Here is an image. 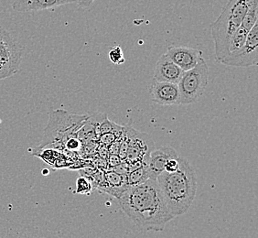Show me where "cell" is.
<instances>
[{"mask_svg":"<svg viewBox=\"0 0 258 238\" xmlns=\"http://www.w3.org/2000/svg\"><path fill=\"white\" fill-rule=\"evenodd\" d=\"M117 200L124 214L145 232H161L174 219L155 178L128 186Z\"/></svg>","mask_w":258,"mask_h":238,"instance_id":"6da1fadb","label":"cell"},{"mask_svg":"<svg viewBox=\"0 0 258 238\" xmlns=\"http://www.w3.org/2000/svg\"><path fill=\"white\" fill-rule=\"evenodd\" d=\"M179 169L176 171L164 170L156 178L174 218L189 211L197 191V178L194 168L187 159L179 157Z\"/></svg>","mask_w":258,"mask_h":238,"instance_id":"7a4b0ae2","label":"cell"},{"mask_svg":"<svg viewBox=\"0 0 258 238\" xmlns=\"http://www.w3.org/2000/svg\"><path fill=\"white\" fill-rule=\"evenodd\" d=\"M250 0H228L218 19L212 24L216 62L221 63L228 55L230 40L243 22Z\"/></svg>","mask_w":258,"mask_h":238,"instance_id":"3957f363","label":"cell"},{"mask_svg":"<svg viewBox=\"0 0 258 238\" xmlns=\"http://www.w3.org/2000/svg\"><path fill=\"white\" fill-rule=\"evenodd\" d=\"M87 117L88 115L72 114L64 110L52 112L39 148H50L63 151L65 143L71 138L77 136Z\"/></svg>","mask_w":258,"mask_h":238,"instance_id":"277c9868","label":"cell"},{"mask_svg":"<svg viewBox=\"0 0 258 238\" xmlns=\"http://www.w3.org/2000/svg\"><path fill=\"white\" fill-rule=\"evenodd\" d=\"M209 68L204 58L199 61L192 69L184 72L179 80L180 104H189L198 102L207 87Z\"/></svg>","mask_w":258,"mask_h":238,"instance_id":"5b68a950","label":"cell"},{"mask_svg":"<svg viewBox=\"0 0 258 238\" xmlns=\"http://www.w3.org/2000/svg\"><path fill=\"white\" fill-rule=\"evenodd\" d=\"M22 49L10 33L0 28V80L10 78L20 71Z\"/></svg>","mask_w":258,"mask_h":238,"instance_id":"8992f818","label":"cell"},{"mask_svg":"<svg viewBox=\"0 0 258 238\" xmlns=\"http://www.w3.org/2000/svg\"><path fill=\"white\" fill-rule=\"evenodd\" d=\"M258 23L249 30L245 43L240 50L227 55L220 64L232 67H250L258 65Z\"/></svg>","mask_w":258,"mask_h":238,"instance_id":"52a82bcc","label":"cell"},{"mask_svg":"<svg viewBox=\"0 0 258 238\" xmlns=\"http://www.w3.org/2000/svg\"><path fill=\"white\" fill-rule=\"evenodd\" d=\"M128 138V147L125 159L128 162L142 161L148 163L151 151L154 149V142L149 135L141 133L130 127H125Z\"/></svg>","mask_w":258,"mask_h":238,"instance_id":"ba28073f","label":"cell"},{"mask_svg":"<svg viewBox=\"0 0 258 238\" xmlns=\"http://www.w3.org/2000/svg\"><path fill=\"white\" fill-rule=\"evenodd\" d=\"M149 94L155 103L160 105L180 104L179 85L153 80L149 87Z\"/></svg>","mask_w":258,"mask_h":238,"instance_id":"9c48e42d","label":"cell"},{"mask_svg":"<svg viewBox=\"0 0 258 238\" xmlns=\"http://www.w3.org/2000/svg\"><path fill=\"white\" fill-rule=\"evenodd\" d=\"M166 55L186 72L197 65L199 61L203 58V51L189 47H169Z\"/></svg>","mask_w":258,"mask_h":238,"instance_id":"30bf717a","label":"cell"},{"mask_svg":"<svg viewBox=\"0 0 258 238\" xmlns=\"http://www.w3.org/2000/svg\"><path fill=\"white\" fill-rule=\"evenodd\" d=\"M184 71L173 63L166 53L160 56L155 67L154 80L159 82H167L179 84Z\"/></svg>","mask_w":258,"mask_h":238,"instance_id":"8fae6325","label":"cell"},{"mask_svg":"<svg viewBox=\"0 0 258 238\" xmlns=\"http://www.w3.org/2000/svg\"><path fill=\"white\" fill-rule=\"evenodd\" d=\"M75 3L83 7V0H15L12 8L17 12L50 10L60 6Z\"/></svg>","mask_w":258,"mask_h":238,"instance_id":"7c38bea8","label":"cell"},{"mask_svg":"<svg viewBox=\"0 0 258 238\" xmlns=\"http://www.w3.org/2000/svg\"><path fill=\"white\" fill-rule=\"evenodd\" d=\"M128 187L126 175L117 173L114 170H107L103 173V178L101 180L96 188L100 193L108 194L117 199L125 189Z\"/></svg>","mask_w":258,"mask_h":238,"instance_id":"4fadbf2b","label":"cell"},{"mask_svg":"<svg viewBox=\"0 0 258 238\" xmlns=\"http://www.w3.org/2000/svg\"><path fill=\"white\" fill-rule=\"evenodd\" d=\"M174 158H179V155L172 148L164 147L157 150L153 149L149 155V160L147 163L150 178L156 180L159 174L163 172L165 166L169 159Z\"/></svg>","mask_w":258,"mask_h":238,"instance_id":"5bb4252c","label":"cell"},{"mask_svg":"<svg viewBox=\"0 0 258 238\" xmlns=\"http://www.w3.org/2000/svg\"><path fill=\"white\" fill-rule=\"evenodd\" d=\"M32 155L39 157L54 169H63L71 165L69 157L59 149L38 147L37 149H33Z\"/></svg>","mask_w":258,"mask_h":238,"instance_id":"9a60e30c","label":"cell"},{"mask_svg":"<svg viewBox=\"0 0 258 238\" xmlns=\"http://www.w3.org/2000/svg\"><path fill=\"white\" fill-rule=\"evenodd\" d=\"M248 32L249 30L244 29L243 26L239 27L238 30L234 32V34L232 36L230 42H229L228 55L237 51L243 47L245 43V40H246Z\"/></svg>","mask_w":258,"mask_h":238,"instance_id":"2e32d148","label":"cell"},{"mask_svg":"<svg viewBox=\"0 0 258 238\" xmlns=\"http://www.w3.org/2000/svg\"><path fill=\"white\" fill-rule=\"evenodd\" d=\"M149 178H150V175H149V169L147 165H143L138 169H133L126 175L128 186L143 184Z\"/></svg>","mask_w":258,"mask_h":238,"instance_id":"e0dca14e","label":"cell"},{"mask_svg":"<svg viewBox=\"0 0 258 238\" xmlns=\"http://www.w3.org/2000/svg\"><path fill=\"white\" fill-rule=\"evenodd\" d=\"M258 0H250L248 9L243 17V22L241 26L244 29L250 30L253 26L257 22L258 20Z\"/></svg>","mask_w":258,"mask_h":238,"instance_id":"ac0fdd59","label":"cell"},{"mask_svg":"<svg viewBox=\"0 0 258 238\" xmlns=\"http://www.w3.org/2000/svg\"><path fill=\"white\" fill-rule=\"evenodd\" d=\"M92 190H93V184L89 178H86L85 176H81L77 178L75 194L90 195L92 193Z\"/></svg>","mask_w":258,"mask_h":238,"instance_id":"d6986e66","label":"cell"},{"mask_svg":"<svg viewBox=\"0 0 258 238\" xmlns=\"http://www.w3.org/2000/svg\"><path fill=\"white\" fill-rule=\"evenodd\" d=\"M109 59L114 65H123L124 63V56L123 50L120 46H114L109 51Z\"/></svg>","mask_w":258,"mask_h":238,"instance_id":"ffe728a7","label":"cell"},{"mask_svg":"<svg viewBox=\"0 0 258 238\" xmlns=\"http://www.w3.org/2000/svg\"><path fill=\"white\" fill-rule=\"evenodd\" d=\"M117 139H118V137L116 135L112 132H108V133L100 135L98 137V141H99L100 144L109 147L110 145L114 143Z\"/></svg>","mask_w":258,"mask_h":238,"instance_id":"44dd1931","label":"cell"},{"mask_svg":"<svg viewBox=\"0 0 258 238\" xmlns=\"http://www.w3.org/2000/svg\"><path fill=\"white\" fill-rule=\"evenodd\" d=\"M179 158H174V159H169V161L167 162L164 170L167 172H174L179 169Z\"/></svg>","mask_w":258,"mask_h":238,"instance_id":"7402d4cb","label":"cell"},{"mask_svg":"<svg viewBox=\"0 0 258 238\" xmlns=\"http://www.w3.org/2000/svg\"><path fill=\"white\" fill-rule=\"evenodd\" d=\"M106 161H107V165L109 168H114L122 162V159L120 158L119 155H117V154H109L108 158L106 159Z\"/></svg>","mask_w":258,"mask_h":238,"instance_id":"603a6c76","label":"cell"},{"mask_svg":"<svg viewBox=\"0 0 258 238\" xmlns=\"http://www.w3.org/2000/svg\"><path fill=\"white\" fill-rule=\"evenodd\" d=\"M98 154H99L100 158L102 159H106L109 156V151H108V147L104 146V145L100 144L98 149H97Z\"/></svg>","mask_w":258,"mask_h":238,"instance_id":"cb8c5ba5","label":"cell"},{"mask_svg":"<svg viewBox=\"0 0 258 238\" xmlns=\"http://www.w3.org/2000/svg\"><path fill=\"white\" fill-rule=\"evenodd\" d=\"M94 1H95V0H83V2H84L83 7H90V6L93 4Z\"/></svg>","mask_w":258,"mask_h":238,"instance_id":"d4e9b609","label":"cell"},{"mask_svg":"<svg viewBox=\"0 0 258 238\" xmlns=\"http://www.w3.org/2000/svg\"><path fill=\"white\" fill-rule=\"evenodd\" d=\"M48 169H44V170H42V174H44V175H47L48 174Z\"/></svg>","mask_w":258,"mask_h":238,"instance_id":"484cf974","label":"cell"}]
</instances>
